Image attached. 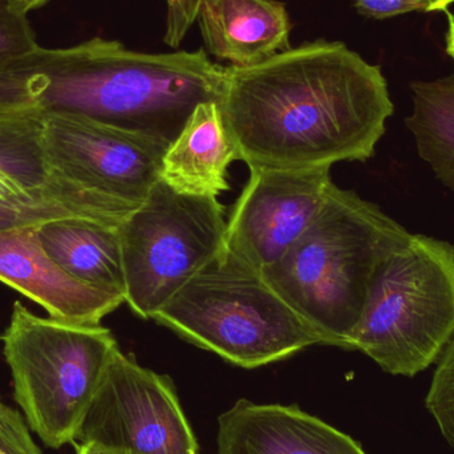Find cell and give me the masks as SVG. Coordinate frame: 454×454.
<instances>
[{
	"instance_id": "1",
	"label": "cell",
	"mask_w": 454,
	"mask_h": 454,
	"mask_svg": "<svg viewBox=\"0 0 454 454\" xmlns=\"http://www.w3.org/2000/svg\"><path fill=\"white\" fill-rule=\"evenodd\" d=\"M217 104L238 160L274 169L367 161L395 112L380 67L325 40L223 67Z\"/></svg>"
},
{
	"instance_id": "2",
	"label": "cell",
	"mask_w": 454,
	"mask_h": 454,
	"mask_svg": "<svg viewBox=\"0 0 454 454\" xmlns=\"http://www.w3.org/2000/svg\"><path fill=\"white\" fill-rule=\"evenodd\" d=\"M223 76L202 50L138 52L101 37L37 45L0 64V114H77L170 145L197 106L217 103Z\"/></svg>"
},
{
	"instance_id": "3",
	"label": "cell",
	"mask_w": 454,
	"mask_h": 454,
	"mask_svg": "<svg viewBox=\"0 0 454 454\" xmlns=\"http://www.w3.org/2000/svg\"><path fill=\"white\" fill-rule=\"evenodd\" d=\"M410 238L378 205L333 184L314 221L262 275L325 346L349 349L373 278Z\"/></svg>"
},
{
	"instance_id": "4",
	"label": "cell",
	"mask_w": 454,
	"mask_h": 454,
	"mask_svg": "<svg viewBox=\"0 0 454 454\" xmlns=\"http://www.w3.org/2000/svg\"><path fill=\"white\" fill-rule=\"evenodd\" d=\"M152 319L248 370L325 346L261 271L223 248Z\"/></svg>"
},
{
	"instance_id": "5",
	"label": "cell",
	"mask_w": 454,
	"mask_h": 454,
	"mask_svg": "<svg viewBox=\"0 0 454 454\" xmlns=\"http://www.w3.org/2000/svg\"><path fill=\"white\" fill-rule=\"evenodd\" d=\"M2 340L13 397L29 428L53 450L77 444L106 367L120 348L112 331L37 317L15 301Z\"/></svg>"
},
{
	"instance_id": "6",
	"label": "cell",
	"mask_w": 454,
	"mask_h": 454,
	"mask_svg": "<svg viewBox=\"0 0 454 454\" xmlns=\"http://www.w3.org/2000/svg\"><path fill=\"white\" fill-rule=\"evenodd\" d=\"M453 336L454 245L411 234L373 278L349 351L413 378L439 360Z\"/></svg>"
},
{
	"instance_id": "7",
	"label": "cell",
	"mask_w": 454,
	"mask_h": 454,
	"mask_svg": "<svg viewBox=\"0 0 454 454\" xmlns=\"http://www.w3.org/2000/svg\"><path fill=\"white\" fill-rule=\"evenodd\" d=\"M225 210L215 197L181 193L159 180L119 226L125 303L152 319L220 253Z\"/></svg>"
},
{
	"instance_id": "8",
	"label": "cell",
	"mask_w": 454,
	"mask_h": 454,
	"mask_svg": "<svg viewBox=\"0 0 454 454\" xmlns=\"http://www.w3.org/2000/svg\"><path fill=\"white\" fill-rule=\"evenodd\" d=\"M79 442L120 454H194L199 442L172 379L117 349L80 429Z\"/></svg>"
},
{
	"instance_id": "9",
	"label": "cell",
	"mask_w": 454,
	"mask_h": 454,
	"mask_svg": "<svg viewBox=\"0 0 454 454\" xmlns=\"http://www.w3.org/2000/svg\"><path fill=\"white\" fill-rule=\"evenodd\" d=\"M169 144L87 117L44 114L42 149L51 170L137 209L161 173Z\"/></svg>"
},
{
	"instance_id": "10",
	"label": "cell",
	"mask_w": 454,
	"mask_h": 454,
	"mask_svg": "<svg viewBox=\"0 0 454 454\" xmlns=\"http://www.w3.org/2000/svg\"><path fill=\"white\" fill-rule=\"evenodd\" d=\"M331 168H250V178L227 221L223 250L263 271L277 263L322 209Z\"/></svg>"
},
{
	"instance_id": "11",
	"label": "cell",
	"mask_w": 454,
	"mask_h": 454,
	"mask_svg": "<svg viewBox=\"0 0 454 454\" xmlns=\"http://www.w3.org/2000/svg\"><path fill=\"white\" fill-rule=\"evenodd\" d=\"M0 282L61 322L100 325L125 303L124 296L96 290L64 271L43 247L37 226L0 231Z\"/></svg>"
},
{
	"instance_id": "12",
	"label": "cell",
	"mask_w": 454,
	"mask_h": 454,
	"mask_svg": "<svg viewBox=\"0 0 454 454\" xmlns=\"http://www.w3.org/2000/svg\"><path fill=\"white\" fill-rule=\"evenodd\" d=\"M220 454H367L348 434L296 405L238 400L218 418Z\"/></svg>"
},
{
	"instance_id": "13",
	"label": "cell",
	"mask_w": 454,
	"mask_h": 454,
	"mask_svg": "<svg viewBox=\"0 0 454 454\" xmlns=\"http://www.w3.org/2000/svg\"><path fill=\"white\" fill-rule=\"evenodd\" d=\"M197 20L209 52L232 67L256 66L290 50V16L275 0H204Z\"/></svg>"
},
{
	"instance_id": "14",
	"label": "cell",
	"mask_w": 454,
	"mask_h": 454,
	"mask_svg": "<svg viewBox=\"0 0 454 454\" xmlns=\"http://www.w3.org/2000/svg\"><path fill=\"white\" fill-rule=\"evenodd\" d=\"M238 154L215 101L200 104L162 160L160 180L181 193L218 197Z\"/></svg>"
},
{
	"instance_id": "15",
	"label": "cell",
	"mask_w": 454,
	"mask_h": 454,
	"mask_svg": "<svg viewBox=\"0 0 454 454\" xmlns=\"http://www.w3.org/2000/svg\"><path fill=\"white\" fill-rule=\"evenodd\" d=\"M51 258L74 279L125 298L119 227L82 217L59 218L37 226Z\"/></svg>"
},
{
	"instance_id": "16",
	"label": "cell",
	"mask_w": 454,
	"mask_h": 454,
	"mask_svg": "<svg viewBox=\"0 0 454 454\" xmlns=\"http://www.w3.org/2000/svg\"><path fill=\"white\" fill-rule=\"evenodd\" d=\"M132 212L55 172L26 193L0 199V231L68 217L119 227Z\"/></svg>"
},
{
	"instance_id": "17",
	"label": "cell",
	"mask_w": 454,
	"mask_h": 454,
	"mask_svg": "<svg viewBox=\"0 0 454 454\" xmlns=\"http://www.w3.org/2000/svg\"><path fill=\"white\" fill-rule=\"evenodd\" d=\"M413 111L405 125L419 156L437 180L454 192V74L432 82H413Z\"/></svg>"
},
{
	"instance_id": "18",
	"label": "cell",
	"mask_w": 454,
	"mask_h": 454,
	"mask_svg": "<svg viewBox=\"0 0 454 454\" xmlns=\"http://www.w3.org/2000/svg\"><path fill=\"white\" fill-rule=\"evenodd\" d=\"M42 120L35 112L0 114V173L29 186L55 173L43 153Z\"/></svg>"
},
{
	"instance_id": "19",
	"label": "cell",
	"mask_w": 454,
	"mask_h": 454,
	"mask_svg": "<svg viewBox=\"0 0 454 454\" xmlns=\"http://www.w3.org/2000/svg\"><path fill=\"white\" fill-rule=\"evenodd\" d=\"M426 405L442 436L454 448V336L437 360Z\"/></svg>"
},
{
	"instance_id": "20",
	"label": "cell",
	"mask_w": 454,
	"mask_h": 454,
	"mask_svg": "<svg viewBox=\"0 0 454 454\" xmlns=\"http://www.w3.org/2000/svg\"><path fill=\"white\" fill-rule=\"evenodd\" d=\"M36 36L28 18L0 0V64L37 47Z\"/></svg>"
},
{
	"instance_id": "21",
	"label": "cell",
	"mask_w": 454,
	"mask_h": 454,
	"mask_svg": "<svg viewBox=\"0 0 454 454\" xmlns=\"http://www.w3.org/2000/svg\"><path fill=\"white\" fill-rule=\"evenodd\" d=\"M0 454H43L20 412L0 400Z\"/></svg>"
},
{
	"instance_id": "22",
	"label": "cell",
	"mask_w": 454,
	"mask_h": 454,
	"mask_svg": "<svg viewBox=\"0 0 454 454\" xmlns=\"http://www.w3.org/2000/svg\"><path fill=\"white\" fill-rule=\"evenodd\" d=\"M204 0H167V31L165 43L177 48L199 19Z\"/></svg>"
},
{
	"instance_id": "23",
	"label": "cell",
	"mask_w": 454,
	"mask_h": 454,
	"mask_svg": "<svg viewBox=\"0 0 454 454\" xmlns=\"http://www.w3.org/2000/svg\"><path fill=\"white\" fill-rule=\"evenodd\" d=\"M362 15L373 19H387L403 13L431 12V0H354Z\"/></svg>"
},
{
	"instance_id": "24",
	"label": "cell",
	"mask_w": 454,
	"mask_h": 454,
	"mask_svg": "<svg viewBox=\"0 0 454 454\" xmlns=\"http://www.w3.org/2000/svg\"><path fill=\"white\" fill-rule=\"evenodd\" d=\"M34 188H36V186L27 185V184L21 183L18 178L0 173V199H11V197L26 193V192L31 191Z\"/></svg>"
},
{
	"instance_id": "25",
	"label": "cell",
	"mask_w": 454,
	"mask_h": 454,
	"mask_svg": "<svg viewBox=\"0 0 454 454\" xmlns=\"http://www.w3.org/2000/svg\"><path fill=\"white\" fill-rule=\"evenodd\" d=\"M13 10L18 11L19 13L23 15H28L31 11L36 10V8L42 7L45 3L50 0H5Z\"/></svg>"
},
{
	"instance_id": "26",
	"label": "cell",
	"mask_w": 454,
	"mask_h": 454,
	"mask_svg": "<svg viewBox=\"0 0 454 454\" xmlns=\"http://www.w3.org/2000/svg\"><path fill=\"white\" fill-rule=\"evenodd\" d=\"M76 454H120L103 445L95 444V442H80L77 445Z\"/></svg>"
},
{
	"instance_id": "27",
	"label": "cell",
	"mask_w": 454,
	"mask_h": 454,
	"mask_svg": "<svg viewBox=\"0 0 454 454\" xmlns=\"http://www.w3.org/2000/svg\"><path fill=\"white\" fill-rule=\"evenodd\" d=\"M447 52L454 61V15H448Z\"/></svg>"
},
{
	"instance_id": "28",
	"label": "cell",
	"mask_w": 454,
	"mask_h": 454,
	"mask_svg": "<svg viewBox=\"0 0 454 454\" xmlns=\"http://www.w3.org/2000/svg\"><path fill=\"white\" fill-rule=\"evenodd\" d=\"M454 0H431V11H447Z\"/></svg>"
},
{
	"instance_id": "29",
	"label": "cell",
	"mask_w": 454,
	"mask_h": 454,
	"mask_svg": "<svg viewBox=\"0 0 454 454\" xmlns=\"http://www.w3.org/2000/svg\"><path fill=\"white\" fill-rule=\"evenodd\" d=\"M194 454H200V453H194Z\"/></svg>"
}]
</instances>
